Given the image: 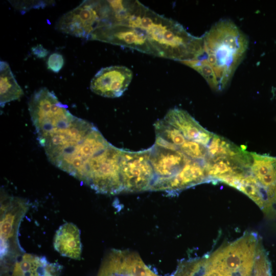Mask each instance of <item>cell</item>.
<instances>
[{"mask_svg": "<svg viewBox=\"0 0 276 276\" xmlns=\"http://www.w3.org/2000/svg\"><path fill=\"white\" fill-rule=\"evenodd\" d=\"M149 149L132 152L122 149L121 176L124 191L149 190L155 178L150 161Z\"/></svg>", "mask_w": 276, "mask_h": 276, "instance_id": "5", "label": "cell"}, {"mask_svg": "<svg viewBox=\"0 0 276 276\" xmlns=\"http://www.w3.org/2000/svg\"><path fill=\"white\" fill-rule=\"evenodd\" d=\"M208 181L203 161L189 158L175 176L170 178H155L150 190L178 192Z\"/></svg>", "mask_w": 276, "mask_h": 276, "instance_id": "9", "label": "cell"}, {"mask_svg": "<svg viewBox=\"0 0 276 276\" xmlns=\"http://www.w3.org/2000/svg\"><path fill=\"white\" fill-rule=\"evenodd\" d=\"M150 161L155 178H170L175 176L190 158L180 150H173L154 144L149 148Z\"/></svg>", "mask_w": 276, "mask_h": 276, "instance_id": "11", "label": "cell"}, {"mask_svg": "<svg viewBox=\"0 0 276 276\" xmlns=\"http://www.w3.org/2000/svg\"><path fill=\"white\" fill-rule=\"evenodd\" d=\"M34 127L48 160L84 184L93 160L111 145L95 126L73 116L67 108Z\"/></svg>", "mask_w": 276, "mask_h": 276, "instance_id": "1", "label": "cell"}, {"mask_svg": "<svg viewBox=\"0 0 276 276\" xmlns=\"http://www.w3.org/2000/svg\"><path fill=\"white\" fill-rule=\"evenodd\" d=\"M131 70L122 65H114L101 68L92 78L90 88L101 96L118 98L121 96L131 82Z\"/></svg>", "mask_w": 276, "mask_h": 276, "instance_id": "7", "label": "cell"}, {"mask_svg": "<svg viewBox=\"0 0 276 276\" xmlns=\"http://www.w3.org/2000/svg\"><path fill=\"white\" fill-rule=\"evenodd\" d=\"M62 266L50 263L45 257L22 254L1 265V276H59Z\"/></svg>", "mask_w": 276, "mask_h": 276, "instance_id": "10", "label": "cell"}, {"mask_svg": "<svg viewBox=\"0 0 276 276\" xmlns=\"http://www.w3.org/2000/svg\"><path fill=\"white\" fill-rule=\"evenodd\" d=\"M250 174L256 179L263 194L265 212L273 213L276 204V157L250 152Z\"/></svg>", "mask_w": 276, "mask_h": 276, "instance_id": "8", "label": "cell"}, {"mask_svg": "<svg viewBox=\"0 0 276 276\" xmlns=\"http://www.w3.org/2000/svg\"><path fill=\"white\" fill-rule=\"evenodd\" d=\"M31 51L33 55L39 58H44L49 54V51L40 44L31 48Z\"/></svg>", "mask_w": 276, "mask_h": 276, "instance_id": "19", "label": "cell"}, {"mask_svg": "<svg viewBox=\"0 0 276 276\" xmlns=\"http://www.w3.org/2000/svg\"><path fill=\"white\" fill-rule=\"evenodd\" d=\"M64 64V59L61 54L54 53L50 55L47 61L48 68L54 73H58Z\"/></svg>", "mask_w": 276, "mask_h": 276, "instance_id": "18", "label": "cell"}, {"mask_svg": "<svg viewBox=\"0 0 276 276\" xmlns=\"http://www.w3.org/2000/svg\"><path fill=\"white\" fill-rule=\"evenodd\" d=\"M179 150L194 160L204 161L207 157L206 147L193 141L187 140L179 147Z\"/></svg>", "mask_w": 276, "mask_h": 276, "instance_id": "17", "label": "cell"}, {"mask_svg": "<svg viewBox=\"0 0 276 276\" xmlns=\"http://www.w3.org/2000/svg\"><path fill=\"white\" fill-rule=\"evenodd\" d=\"M206 149L207 157L205 160L228 157L248 159L251 157L250 152L216 134H214Z\"/></svg>", "mask_w": 276, "mask_h": 276, "instance_id": "14", "label": "cell"}, {"mask_svg": "<svg viewBox=\"0 0 276 276\" xmlns=\"http://www.w3.org/2000/svg\"><path fill=\"white\" fill-rule=\"evenodd\" d=\"M154 127L156 136L179 147L187 141L182 133L164 119L158 120Z\"/></svg>", "mask_w": 276, "mask_h": 276, "instance_id": "16", "label": "cell"}, {"mask_svg": "<svg viewBox=\"0 0 276 276\" xmlns=\"http://www.w3.org/2000/svg\"><path fill=\"white\" fill-rule=\"evenodd\" d=\"M24 91L17 82L9 64L0 62V104L3 107L5 104L19 99Z\"/></svg>", "mask_w": 276, "mask_h": 276, "instance_id": "15", "label": "cell"}, {"mask_svg": "<svg viewBox=\"0 0 276 276\" xmlns=\"http://www.w3.org/2000/svg\"><path fill=\"white\" fill-rule=\"evenodd\" d=\"M102 17V1H84L61 16L55 26L63 33L89 39Z\"/></svg>", "mask_w": 276, "mask_h": 276, "instance_id": "4", "label": "cell"}, {"mask_svg": "<svg viewBox=\"0 0 276 276\" xmlns=\"http://www.w3.org/2000/svg\"><path fill=\"white\" fill-rule=\"evenodd\" d=\"M27 209L25 200L3 194L1 196V264L10 262L22 255L17 237L20 221Z\"/></svg>", "mask_w": 276, "mask_h": 276, "instance_id": "3", "label": "cell"}, {"mask_svg": "<svg viewBox=\"0 0 276 276\" xmlns=\"http://www.w3.org/2000/svg\"><path fill=\"white\" fill-rule=\"evenodd\" d=\"M80 233L72 223H66L56 231L54 239L55 249L62 256L79 260L81 254Z\"/></svg>", "mask_w": 276, "mask_h": 276, "instance_id": "13", "label": "cell"}, {"mask_svg": "<svg viewBox=\"0 0 276 276\" xmlns=\"http://www.w3.org/2000/svg\"><path fill=\"white\" fill-rule=\"evenodd\" d=\"M105 8H106V1H105ZM105 15H104V17H105ZM104 18H103V19H104ZM103 20H102V21H103ZM102 22H101V23H102ZM101 24H100V25H101Z\"/></svg>", "mask_w": 276, "mask_h": 276, "instance_id": "20", "label": "cell"}, {"mask_svg": "<svg viewBox=\"0 0 276 276\" xmlns=\"http://www.w3.org/2000/svg\"><path fill=\"white\" fill-rule=\"evenodd\" d=\"M204 53L201 56L216 76L219 91L228 85L248 48L246 36L229 19L215 23L202 36Z\"/></svg>", "mask_w": 276, "mask_h": 276, "instance_id": "2", "label": "cell"}, {"mask_svg": "<svg viewBox=\"0 0 276 276\" xmlns=\"http://www.w3.org/2000/svg\"><path fill=\"white\" fill-rule=\"evenodd\" d=\"M98 276H157L136 253L112 250L104 259Z\"/></svg>", "mask_w": 276, "mask_h": 276, "instance_id": "6", "label": "cell"}, {"mask_svg": "<svg viewBox=\"0 0 276 276\" xmlns=\"http://www.w3.org/2000/svg\"><path fill=\"white\" fill-rule=\"evenodd\" d=\"M164 119L179 130L185 137L207 146L214 133L203 128L187 111L178 108L170 109Z\"/></svg>", "mask_w": 276, "mask_h": 276, "instance_id": "12", "label": "cell"}]
</instances>
